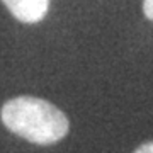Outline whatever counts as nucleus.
<instances>
[{"label": "nucleus", "instance_id": "obj_1", "mask_svg": "<svg viewBox=\"0 0 153 153\" xmlns=\"http://www.w3.org/2000/svg\"><path fill=\"white\" fill-rule=\"evenodd\" d=\"M2 123L9 131L36 145H53L66 136L68 117L44 99L21 95L7 100L0 111Z\"/></svg>", "mask_w": 153, "mask_h": 153}, {"label": "nucleus", "instance_id": "obj_2", "mask_svg": "<svg viewBox=\"0 0 153 153\" xmlns=\"http://www.w3.org/2000/svg\"><path fill=\"white\" fill-rule=\"evenodd\" d=\"M17 21L24 24H36L48 14L49 0H2Z\"/></svg>", "mask_w": 153, "mask_h": 153}, {"label": "nucleus", "instance_id": "obj_3", "mask_svg": "<svg viewBox=\"0 0 153 153\" xmlns=\"http://www.w3.org/2000/svg\"><path fill=\"white\" fill-rule=\"evenodd\" d=\"M143 12H145V17L153 21V0H145L143 2Z\"/></svg>", "mask_w": 153, "mask_h": 153}, {"label": "nucleus", "instance_id": "obj_4", "mask_svg": "<svg viewBox=\"0 0 153 153\" xmlns=\"http://www.w3.org/2000/svg\"><path fill=\"white\" fill-rule=\"evenodd\" d=\"M134 153H153V141H148L145 145H141L140 148H136Z\"/></svg>", "mask_w": 153, "mask_h": 153}]
</instances>
